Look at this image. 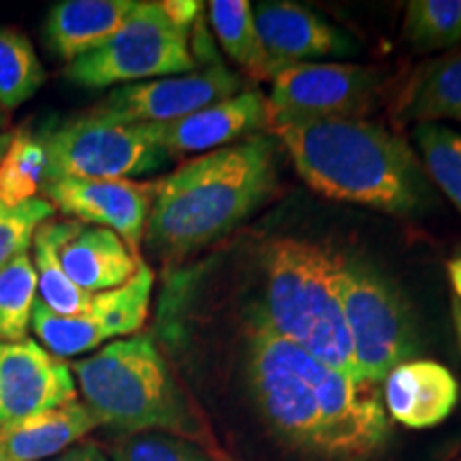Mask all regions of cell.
Here are the masks:
<instances>
[{
    "label": "cell",
    "mask_w": 461,
    "mask_h": 461,
    "mask_svg": "<svg viewBox=\"0 0 461 461\" xmlns=\"http://www.w3.org/2000/svg\"><path fill=\"white\" fill-rule=\"evenodd\" d=\"M246 376L258 412L293 451L319 461H372L391 423L376 384L359 383L252 319Z\"/></svg>",
    "instance_id": "obj_1"
},
{
    "label": "cell",
    "mask_w": 461,
    "mask_h": 461,
    "mask_svg": "<svg viewBox=\"0 0 461 461\" xmlns=\"http://www.w3.org/2000/svg\"><path fill=\"white\" fill-rule=\"evenodd\" d=\"M267 132L286 149L299 177L325 199L391 216L423 214L434 203L419 157L387 126L269 112Z\"/></svg>",
    "instance_id": "obj_2"
},
{
    "label": "cell",
    "mask_w": 461,
    "mask_h": 461,
    "mask_svg": "<svg viewBox=\"0 0 461 461\" xmlns=\"http://www.w3.org/2000/svg\"><path fill=\"white\" fill-rule=\"evenodd\" d=\"M278 141L269 132L190 158L158 182L149 212L148 250L180 261L214 244L274 194Z\"/></svg>",
    "instance_id": "obj_3"
},
{
    "label": "cell",
    "mask_w": 461,
    "mask_h": 461,
    "mask_svg": "<svg viewBox=\"0 0 461 461\" xmlns=\"http://www.w3.org/2000/svg\"><path fill=\"white\" fill-rule=\"evenodd\" d=\"M261 265L265 288L257 319L322 366L366 383L339 302V252L312 240L274 238L263 246Z\"/></svg>",
    "instance_id": "obj_4"
},
{
    "label": "cell",
    "mask_w": 461,
    "mask_h": 461,
    "mask_svg": "<svg viewBox=\"0 0 461 461\" xmlns=\"http://www.w3.org/2000/svg\"><path fill=\"white\" fill-rule=\"evenodd\" d=\"M84 403L120 436L171 434L199 440L205 428L149 336L113 339L71 366Z\"/></svg>",
    "instance_id": "obj_5"
},
{
    "label": "cell",
    "mask_w": 461,
    "mask_h": 461,
    "mask_svg": "<svg viewBox=\"0 0 461 461\" xmlns=\"http://www.w3.org/2000/svg\"><path fill=\"white\" fill-rule=\"evenodd\" d=\"M339 302L357 367L378 384L419 350V330L406 295L374 265L339 252Z\"/></svg>",
    "instance_id": "obj_6"
},
{
    "label": "cell",
    "mask_w": 461,
    "mask_h": 461,
    "mask_svg": "<svg viewBox=\"0 0 461 461\" xmlns=\"http://www.w3.org/2000/svg\"><path fill=\"white\" fill-rule=\"evenodd\" d=\"M190 34L173 24L157 0H137L120 31L99 50L68 62L65 77L84 88H109L193 73L199 60Z\"/></svg>",
    "instance_id": "obj_7"
},
{
    "label": "cell",
    "mask_w": 461,
    "mask_h": 461,
    "mask_svg": "<svg viewBox=\"0 0 461 461\" xmlns=\"http://www.w3.org/2000/svg\"><path fill=\"white\" fill-rule=\"evenodd\" d=\"M48 154V182L131 180L163 167L169 157L149 141L141 124L84 113L37 131ZM45 182V184H48Z\"/></svg>",
    "instance_id": "obj_8"
},
{
    "label": "cell",
    "mask_w": 461,
    "mask_h": 461,
    "mask_svg": "<svg viewBox=\"0 0 461 461\" xmlns=\"http://www.w3.org/2000/svg\"><path fill=\"white\" fill-rule=\"evenodd\" d=\"M384 84L378 67L350 62H297L276 68L269 79L272 113L312 118H363L374 109Z\"/></svg>",
    "instance_id": "obj_9"
},
{
    "label": "cell",
    "mask_w": 461,
    "mask_h": 461,
    "mask_svg": "<svg viewBox=\"0 0 461 461\" xmlns=\"http://www.w3.org/2000/svg\"><path fill=\"white\" fill-rule=\"evenodd\" d=\"M154 272L141 263L122 286L92 295L84 312L62 316L39 308L32 330L41 346L60 359L92 353L109 344V339L131 338L141 330L149 312Z\"/></svg>",
    "instance_id": "obj_10"
},
{
    "label": "cell",
    "mask_w": 461,
    "mask_h": 461,
    "mask_svg": "<svg viewBox=\"0 0 461 461\" xmlns=\"http://www.w3.org/2000/svg\"><path fill=\"white\" fill-rule=\"evenodd\" d=\"M244 92L240 75L214 60L193 73L118 86L90 109L103 118L129 124H163Z\"/></svg>",
    "instance_id": "obj_11"
},
{
    "label": "cell",
    "mask_w": 461,
    "mask_h": 461,
    "mask_svg": "<svg viewBox=\"0 0 461 461\" xmlns=\"http://www.w3.org/2000/svg\"><path fill=\"white\" fill-rule=\"evenodd\" d=\"M158 182L65 180L48 182L41 197L71 221L113 230L140 255Z\"/></svg>",
    "instance_id": "obj_12"
},
{
    "label": "cell",
    "mask_w": 461,
    "mask_h": 461,
    "mask_svg": "<svg viewBox=\"0 0 461 461\" xmlns=\"http://www.w3.org/2000/svg\"><path fill=\"white\" fill-rule=\"evenodd\" d=\"M77 400L71 366L24 338L0 342V429Z\"/></svg>",
    "instance_id": "obj_13"
},
{
    "label": "cell",
    "mask_w": 461,
    "mask_h": 461,
    "mask_svg": "<svg viewBox=\"0 0 461 461\" xmlns=\"http://www.w3.org/2000/svg\"><path fill=\"white\" fill-rule=\"evenodd\" d=\"M149 141L167 157L207 154L269 129L267 96L244 90L227 101L199 109L180 120L163 124H141Z\"/></svg>",
    "instance_id": "obj_14"
},
{
    "label": "cell",
    "mask_w": 461,
    "mask_h": 461,
    "mask_svg": "<svg viewBox=\"0 0 461 461\" xmlns=\"http://www.w3.org/2000/svg\"><path fill=\"white\" fill-rule=\"evenodd\" d=\"M255 24L263 48L276 68L297 62H319V58H344L359 51L350 34L325 17L288 0L258 3Z\"/></svg>",
    "instance_id": "obj_15"
},
{
    "label": "cell",
    "mask_w": 461,
    "mask_h": 461,
    "mask_svg": "<svg viewBox=\"0 0 461 461\" xmlns=\"http://www.w3.org/2000/svg\"><path fill=\"white\" fill-rule=\"evenodd\" d=\"M58 258L77 288L88 295L112 291L129 282L141 258L113 230L77 221H56Z\"/></svg>",
    "instance_id": "obj_16"
},
{
    "label": "cell",
    "mask_w": 461,
    "mask_h": 461,
    "mask_svg": "<svg viewBox=\"0 0 461 461\" xmlns=\"http://www.w3.org/2000/svg\"><path fill=\"white\" fill-rule=\"evenodd\" d=\"M457 402V378L438 361H406L384 378V411L403 428H436L451 417Z\"/></svg>",
    "instance_id": "obj_17"
},
{
    "label": "cell",
    "mask_w": 461,
    "mask_h": 461,
    "mask_svg": "<svg viewBox=\"0 0 461 461\" xmlns=\"http://www.w3.org/2000/svg\"><path fill=\"white\" fill-rule=\"evenodd\" d=\"M137 0H62L50 9L43 32L51 54L60 60H77L109 41Z\"/></svg>",
    "instance_id": "obj_18"
},
{
    "label": "cell",
    "mask_w": 461,
    "mask_h": 461,
    "mask_svg": "<svg viewBox=\"0 0 461 461\" xmlns=\"http://www.w3.org/2000/svg\"><path fill=\"white\" fill-rule=\"evenodd\" d=\"M400 124L461 122V45L420 65L402 86L391 107Z\"/></svg>",
    "instance_id": "obj_19"
},
{
    "label": "cell",
    "mask_w": 461,
    "mask_h": 461,
    "mask_svg": "<svg viewBox=\"0 0 461 461\" xmlns=\"http://www.w3.org/2000/svg\"><path fill=\"white\" fill-rule=\"evenodd\" d=\"M99 420L84 402L75 400L0 429V442L11 461H48L82 442Z\"/></svg>",
    "instance_id": "obj_20"
},
{
    "label": "cell",
    "mask_w": 461,
    "mask_h": 461,
    "mask_svg": "<svg viewBox=\"0 0 461 461\" xmlns=\"http://www.w3.org/2000/svg\"><path fill=\"white\" fill-rule=\"evenodd\" d=\"M212 31L221 48L248 77L272 79L276 67L263 48L255 24V11L248 0H212L207 5Z\"/></svg>",
    "instance_id": "obj_21"
},
{
    "label": "cell",
    "mask_w": 461,
    "mask_h": 461,
    "mask_svg": "<svg viewBox=\"0 0 461 461\" xmlns=\"http://www.w3.org/2000/svg\"><path fill=\"white\" fill-rule=\"evenodd\" d=\"M48 182V154L37 131L17 129L0 158V203L22 205L37 199Z\"/></svg>",
    "instance_id": "obj_22"
},
{
    "label": "cell",
    "mask_w": 461,
    "mask_h": 461,
    "mask_svg": "<svg viewBox=\"0 0 461 461\" xmlns=\"http://www.w3.org/2000/svg\"><path fill=\"white\" fill-rule=\"evenodd\" d=\"M32 265L37 274V299L48 305L51 312L71 316L88 308L92 295L77 288L62 269L58 258L56 221H45L32 240Z\"/></svg>",
    "instance_id": "obj_23"
},
{
    "label": "cell",
    "mask_w": 461,
    "mask_h": 461,
    "mask_svg": "<svg viewBox=\"0 0 461 461\" xmlns=\"http://www.w3.org/2000/svg\"><path fill=\"white\" fill-rule=\"evenodd\" d=\"M48 73L31 39L14 26L0 24V107H22L43 88Z\"/></svg>",
    "instance_id": "obj_24"
},
{
    "label": "cell",
    "mask_w": 461,
    "mask_h": 461,
    "mask_svg": "<svg viewBox=\"0 0 461 461\" xmlns=\"http://www.w3.org/2000/svg\"><path fill=\"white\" fill-rule=\"evenodd\" d=\"M403 39L419 54L455 50L461 43V0H411Z\"/></svg>",
    "instance_id": "obj_25"
},
{
    "label": "cell",
    "mask_w": 461,
    "mask_h": 461,
    "mask_svg": "<svg viewBox=\"0 0 461 461\" xmlns=\"http://www.w3.org/2000/svg\"><path fill=\"white\" fill-rule=\"evenodd\" d=\"M37 303V274L28 252L0 267V342L28 338Z\"/></svg>",
    "instance_id": "obj_26"
},
{
    "label": "cell",
    "mask_w": 461,
    "mask_h": 461,
    "mask_svg": "<svg viewBox=\"0 0 461 461\" xmlns=\"http://www.w3.org/2000/svg\"><path fill=\"white\" fill-rule=\"evenodd\" d=\"M412 135L423 169L461 216V132L445 124H417Z\"/></svg>",
    "instance_id": "obj_27"
},
{
    "label": "cell",
    "mask_w": 461,
    "mask_h": 461,
    "mask_svg": "<svg viewBox=\"0 0 461 461\" xmlns=\"http://www.w3.org/2000/svg\"><path fill=\"white\" fill-rule=\"evenodd\" d=\"M112 461H214L212 455L194 445V442L184 440V438L171 434H158V431H148V434L120 436L113 442Z\"/></svg>",
    "instance_id": "obj_28"
},
{
    "label": "cell",
    "mask_w": 461,
    "mask_h": 461,
    "mask_svg": "<svg viewBox=\"0 0 461 461\" xmlns=\"http://www.w3.org/2000/svg\"><path fill=\"white\" fill-rule=\"evenodd\" d=\"M54 212L43 197L22 205L0 203V267L28 252L37 229L50 221Z\"/></svg>",
    "instance_id": "obj_29"
},
{
    "label": "cell",
    "mask_w": 461,
    "mask_h": 461,
    "mask_svg": "<svg viewBox=\"0 0 461 461\" xmlns=\"http://www.w3.org/2000/svg\"><path fill=\"white\" fill-rule=\"evenodd\" d=\"M160 7L177 28L193 32L194 26H199V17L205 5L199 0H160Z\"/></svg>",
    "instance_id": "obj_30"
},
{
    "label": "cell",
    "mask_w": 461,
    "mask_h": 461,
    "mask_svg": "<svg viewBox=\"0 0 461 461\" xmlns=\"http://www.w3.org/2000/svg\"><path fill=\"white\" fill-rule=\"evenodd\" d=\"M48 461H112V459L103 453V448L99 445L82 440V442H77L75 447L67 448L65 453L56 455V457H51Z\"/></svg>",
    "instance_id": "obj_31"
},
{
    "label": "cell",
    "mask_w": 461,
    "mask_h": 461,
    "mask_svg": "<svg viewBox=\"0 0 461 461\" xmlns=\"http://www.w3.org/2000/svg\"><path fill=\"white\" fill-rule=\"evenodd\" d=\"M447 269H448V278H451L455 297L461 302V257L453 258V261L447 265Z\"/></svg>",
    "instance_id": "obj_32"
},
{
    "label": "cell",
    "mask_w": 461,
    "mask_h": 461,
    "mask_svg": "<svg viewBox=\"0 0 461 461\" xmlns=\"http://www.w3.org/2000/svg\"><path fill=\"white\" fill-rule=\"evenodd\" d=\"M451 312H453V325H455V333H457L459 353H461V302H459L457 297H453V302H451Z\"/></svg>",
    "instance_id": "obj_33"
},
{
    "label": "cell",
    "mask_w": 461,
    "mask_h": 461,
    "mask_svg": "<svg viewBox=\"0 0 461 461\" xmlns=\"http://www.w3.org/2000/svg\"><path fill=\"white\" fill-rule=\"evenodd\" d=\"M212 459H214V461H241V459L235 457V455H230L227 451H221V448H214V451H212Z\"/></svg>",
    "instance_id": "obj_34"
},
{
    "label": "cell",
    "mask_w": 461,
    "mask_h": 461,
    "mask_svg": "<svg viewBox=\"0 0 461 461\" xmlns=\"http://www.w3.org/2000/svg\"><path fill=\"white\" fill-rule=\"evenodd\" d=\"M11 137H14V131H0V158H3L5 149L11 143Z\"/></svg>",
    "instance_id": "obj_35"
},
{
    "label": "cell",
    "mask_w": 461,
    "mask_h": 461,
    "mask_svg": "<svg viewBox=\"0 0 461 461\" xmlns=\"http://www.w3.org/2000/svg\"><path fill=\"white\" fill-rule=\"evenodd\" d=\"M5 122H7V112L0 107V129H5Z\"/></svg>",
    "instance_id": "obj_36"
},
{
    "label": "cell",
    "mask_w": 461,
    "mask_h": 461,
    "mask_svg": "<svg viewBox=\"0 0 461 461\" xmlns=\"http://www.w3.org/2000/svg\"><path fill=\"white\" fill-rule=\"evenodd\" d=\"M0 461H11V457L7 455V451H5L3 442H0Z\"/></svg>",
    "instance_id": "obj_37"
},
{
    "label": "cell",
    "mask_w": 461,
    "mask_h": 461,
    "mask_svg": "<svg viewBox=\"0 0 461 461\" xmlns=\"http://www.w3.org/2000/svg\"><path fill=\"white\" fill-rule=\"evenodd\" d=\"M459 461H461V459H459Z\"/></svg>",
    "instance_id": "obj_38"
}]
</instances>
